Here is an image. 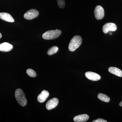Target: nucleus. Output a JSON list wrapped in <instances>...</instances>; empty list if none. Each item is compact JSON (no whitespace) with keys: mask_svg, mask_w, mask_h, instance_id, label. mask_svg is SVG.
<instances>
[{"mask_svg":"<svg viewBox=\"0 0 122 122\" xmlns=\"http://www.w3.org/2000/svg\"><path fill=\"white\" fill-rule=\"evenodd\" d=\"M15 97L18 104L22 107L27 104V101L24 91L21 89H18L15 92Z\"/></svg>","mask_w":122,"mask_h":122,"instance_id":"1","label":"nucleus"},{"mask_svg":"<svg viewBox=\"0 0 122 122\" xmlns=\"http://www.w3.org/2000/svg\"><path fill=\"white\" fill-rule=\"evenodd\" d=\"M82 42V39L80 36L76 35L71 39L69 44V49L71 52L76 50L80 46Z\"/></svg>","mask_w":122,"mask_h":122,"instance_id":"2","label":"nucleus"},{"mask_svg":"<svg viewBox=\"0 0 122 122\" xmlns=\"http://www.w3.org/2000/svg\"><path fill=\"white\" fill-rule=\"evenodd\" d=\"M61 33V30L57 29L56 30H48L43 34L42 37L46 40H52L59 37Z\"/></svg>","mask_w":122,"mask_h":122,"instance_id":"3","label":"nucleus"},{"mask_svg":"<svg viewBox=\"0 0 122 122\" xmlns=\"http://www.w3.org/2000/svg\"><path fill=\"white\" fill-rule=\"evenodd\" d=\"M38 11L35 9L30 10L24 14V17L28 20H31L36 18L39 15Z\"/></svg>","mask_w":122,"mask_h":122,"instance_id":"4","label":"nucleus"},{"mask_svg":"<svg viewBox=\"0 0 122 122\" xmlns=\"http://www.w3.org/2000/svg\"><path fill=\"white\" fill-rule=\"evenodd\" d=\"M94 13L95 16L97 20H102L105 16L104 9L100 5H99L96 6Z\"/></svg>","mask_w":122,"mask_h":122,"instance_id":"5","label":"nucleus"},{"mask_svg":"<svg viewBox=\"0 0 122 122\" xmlns=\"http://www.w3.org/2000/svg\"><path fill=\"white\" fill-rule=\"evenodd\" d=\"M117 29V26L114 23L109 22L103 25L102 28L103 31L105 34H107L109 31H115Z\"/></svg>","mask_w":122,"mask_h":122,"instance_id":"6","label":"nucleus"},{"mask_svg":"<svg viewBox=\"0 0 122 122\" xmlns=\"http://www.w3.org/2000/svg\"><path fill=\"white\" fill-rule=\"evenodd\" d=\"M59 102V100L57 98H54L50 99L46 105V109L49 110L55 108L57 106Z\"/></svg>","mask_w":122,"mask_h":122,"instance_id":"7","label":"nucleus"},{"mask_svg":"<svg viewBox=\"0 0 122 122\" xmlns=\"http://www.w3.org/2000/svg\"><path fill=\"white\" fill-rule=\"evenodd\" d=\"M85 76L88 79L91 81H99L101 79V77L99 75L91 72H87L85 73Z\"/></svg>","mask_w":122,"mask_h":122,"instance_id":"8","label":"nucleus"},{"mask_svg":"<svg viewBox=\"0 0 122 122\" xmlns=\"http://www.w3.org/2000/svg\"><path fill=\"white\" fill-rule=\"evenodd\" d=\"M13 47V46L9 43L4 42L0 44V51L3 52H9L12 49Z\"/></svg>","mask_w":122,"mask_h":122,"instance_id":"9","label":"nucleus"},{"mask_svg":"<svg viewBox=\"0 0 122 122\" xmlns=\"http://www.w3.org/2000/svg\"><path fill=\"white\" fill-rule=\"evenodd\" d=\"M49 96V93L46 90L42 91L37 97V100L39 102H44Z\"/></svg>","mask_w":122,"mask_h":122,"instance_id":"10","label":"nucleus"},{"mask_svg":"<svg viewBox=\"0 0 122 122\" xmlns=\"http://www.w3.org/2000/svg\"><path fill=\"white\" fill-rule=\"evenodd\" d=\"M0 18L7 22H13L15 21V20L12 16L9 14L7 13H0Z\"/></svg>","mask_w":122,"mask_h":122,"instance_id":"11","label":"nucleus"},{"mask_svg":"<svg viewBox=\"0 0 122 122\" xmlns=\"http://www.w3.org/2000/svg\"><path fill=\"white\" fill-rule=\"evenodd\" d=\"M89 118V116L84 114L75 116L74 118V120L76 122H86Z\"/></svg>","mask_w":122,"mask_h":122,"instance_id":"12","label":"nucleus"},{"mask_svg":"<svg viewBox=\"0 0 122 122\" xmlns=\"http://www.w3.org/2000/svg\"><path fill=\"white\" fill-rule=\"evenodd\" d=\"M108 71L112 74L119 77H122V71L116 67H111L109 68Z\"/></svg>","mask_w":122,"mask_h":122,"instance_id":"13","label":"nucleus"},{"mask_svg":"<svg viewBox=\"0 0 122 122\" xmlns=\"http://www.w3.org/2000/svg\"><path fill=\"white\" fill-rule=\"evenodd\" d=\"M99 99L105 102H109L110 101V98L105 94L99 93L98 95Z\"/></svg>","mask_w":122,"mask_h":122,"instance_id":"14","label":"nucleus"},{"mask_svg":"<svg viewBox=\"0 0 122 122\" xmlns=\"http://www.w3.org/2000/svg\"><path fill=\"white\" fill-rule=\"evenodd\" d=\"M58 50V48L57 46H53L48 50L47 53L49 55H52L57 53Z\"/></svg>","mask_w":122,"mask_h":122,"instance_id":"15","label":"nucleus"},{"mask_svg":"<svg viewBox=\"0 0 122 122\" xmlns=\"http://www.w3.org/2000/svg\"><path fill=\"white\" fill-rule=\"evenodd\" d=\"M26 73L31 77H35L36 76V74L34 70L29 69L26 70Z\"/></svg>","mask_w":122,"mask_h":122,"instance_id":"16","label":"nucleus"},{"mask_svg":"<svg viewBox=\"0 0 122 122\" xmlns=\"http://www.w3.org/2000/svg\"><path fill=\"white\" fill-rule=\"evenodd\" d=\"M58 7L60 8H63L65 6V0H57Z\"/></svg>","mask_w":122,"mask_h":122,"instance_id":"17","label":"nucleus"},{"mask_svg":"<svg viewBox=\"0 0 122 122\" xmlns=\"http://www.w3.org/2000/svg\"><path fill=\"white\" fill-rule=\"evenodd\" d=\"M93 122H107V121L101 118H98L96 120H94Z\"/></svg>","mask_w":122,"mask_h":122,"instance_id":"18","label":"nucleus"},{"mask_svg":"<svg viewBox=\"0 0 122 122\" xmlns=\"http://www.w3.org/2000/svg\"><path fill=\"white\" fill-rule=\"evenodd\" d=\"M119 105L120 106L122 107V101L119 103Z\"/></svg>","mask_w":122,"mask_h":122,"instance_id":"19","label":"nucleus"},{"mask_svg":"<svg viewBox=\"0 0 122 122\" xmlns=\"http://www.w3.org/2000/svg\"><path fill=\"white\" fill-rule=\"evenodd\" d=\"M2 37V35H1V33H0V39Z\"/></svg>","mask_w":122,"mask_h":122,"instance_id":"20","label":"nucleus"}]
</instances>
